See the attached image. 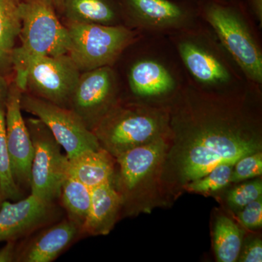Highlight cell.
Masks as SVG:
<instances>
[{
	"mask_svg": "<svg viewBox=\"0 0 262 262\" xmlns=\"http://www.w3.org/2000/svg\"><path fill=\"white\" fill-rule=\"evenodd\" d=\"M256 90L222 94L183 84L168 101L162 185L178 190L221 164L261 151V119L249 98Z\"/></svg>",
	"mask_w": 262,
	"mask_h": 262,
	"instance_id": "cell-1",
	"label": "cell"
},
{
	"mask_svg": "<svg viewBox=\"0 0 262 262\" xmlns=\"http://www.w3.org/2000/svg\"><path fill=\"white\" fill-rule=\"evenodd\" d=\"M212 36L198 27L170 34L189 81L202 91L215 94H239L256 87Z\"/></svg>",
	"mask_w": 262,
	"mask_h": 262,
	"instance_id": "cell-2",
	"label": "cell"
},
{
	"mask_svg": "<svg viewBox=\"0 0 262 262\" xmlns=\"http://www.w3.org/2000/svg\"><path fill=\"white\" fill-rule=\"evenodd\" d=\"M202 20L209 24L221 45L250 84H262V51L243 0H198Z\"/></svg>",
	"mask_w": 262,
	"mask_h": 262,
	"instance_id": "cell-3",
	"label": "cell"
},
{
	"mask_svg": "<svg viewBox=\"0 0 262 262\" xmlns=\"http://www.w3.org/2000/svg\"><path fill=\"white\" fill-rule=\"evenodd\" d=\"M20 45L12 54L14 82L23 92L32 62L40 56H58L68 53L70 37L49 0H24L20 3Z\"/></svg>",
	"mask_w": 262,
	"mask_h": 262,
	"instance_id": "cell-4",
	"label": "cell"
},
{
	"mask_svg": "<svg viewBox=\"0 0 262 262\" xmlns=\"http://www.w3.org/2000/svg\"><path fill=\"white\" fill-rule=\"evenodd\" d=\"M99 145L116 159L123 153L165 138L168 132V105L119 101L92 130Z\"/></svg>",
	"mask_w": 262,
	"mask_h": 262,
	"instance_id": "cell-5",
	"label": "cell"
},
{
	"mask_svg": "<svg viewBox=\"0 0 262 262\" xmlns=\"http://www.w3.org/2000/svg\"><path fill=\"white\" fill-rule=\"evenodd\" d=\"M167 143L165 138L129 150L116 158L114 184L121 196L122 211L131 215L147 211L161 175Z\"/></svg>",
	"mask_w": 262,
	"mask_h": 262,
	"instance_id": "cell-6",
	"label": "cell"
},
{
	"mask_svg": "<svg viewBox=\"0 0 262 262\" xmlns=\"http://www.w3.org/2000/svg\"><path fill=\"white\" fill-rule=\"evenodd\" d=\"M68 55L81 72L112 67L139 37L137 32L119 24L69 23Z\"/></svg>",
	"mask_w": 262,
	"mask_h": 262,
	"instance_id": "cell-7",
	"label": "cell"
},
{
	"mask_svg": "<svg viewBox=\"0 0 262 262\" xmlns=\"http://www.w3.org/2000/svg\"><path fill=\"white\" fill-rule=\"evenodd\" d=\"M26 120L34 153L30 173V194L49 203L58 200L67 177L69 159L51 131L37 117Z\"/></svg>",
	"mask_w": 262,
	"mask_h": 262,
	"instance_id": "cell-8",
	"label": "cell"
},
{
	"mask_svg": "<svg viewBox=\"0 0 262 262\" xmlns=\"http://www.w3.org/2000/svg\"><path fill=\"white\" fill-rule=\"evenodd\" d=\"M20 106L22 111L32 114L47 125L65 150L69 160L86 150L101 148L94 132L70 108L61 107L25 92L22 93Z\"/></svg>",
	"mask_w": 262,
	"mask_h": 262,
	"instance_id": "cell-9",
	"label": "cell"
},
{
	"mask_svg": "<svg viewBox=\"0 0 262 262\" xmlns=\"http://www.w3.org/2000/svg\"><path fill=\"white\" fill-rule=\"evenodd\" d=\"M118 78L113 67L82 72L70 101V108L93 130L120 101Z\"/></svg>",
	"mask_w": 262,
	"mask_h": 262,
	"instance_id": "cell-10",
	"label": "cell"
},
{
	"mask_svg": "<svg viewBox=\"0 0 262 262\" xmlns=\"http://www.w3.org/2000/svg\"><path fill=\"white\" fill-rule=\"evenodd\" d=\"M81 73L68 53L40 56L29 67L26 91L61 107L70 108L71 97Z\"/></svg>",
	"mask_w": 262,
	"mask_h": 262,
	"instance_id": "cell-11",
	"label": "cell"
},
{
	"mask_svg": "<svg viewBox=\"0 0 262 262\" xmlns=\"http://www.w3.org/2000/svg\"><path fill=\"white\" fill-rule=\"evenodd\" d=\"M198 0H121L127 16L142 29L169 34L196 27Z\"/></svg>",
	"mask_w": 262,
	"mask_h": 262,
	"instance_id": "cell-12",
	"label": "cell"
},
{
	"mask_svg": "<svg viewBox=\"0 0 262 262\" xmlns=\"http://www.w3.org/2000/svg\"><path fill=\"white\" fill-rule=\"evenodd\" d=\"M62 215L56 202L42 201L32 194L18 201H4L0 205V243L21 241L61 220Z\"/></svg>",
	"mask_w": 262,
	"mask_h": 262,
	"instance_id": "cell-13",
	"label": "cell"
},
{
	"mask_svg": "<svg viewBox=\"0 0 262 262\" xmlns=\"http://www.w3.org/2000/svg\"><path fill=\"white\" fill-rule=\"evenodd\" d=\"M23 91L10 82L5 100V128L13 178L19 189L30 191V173L34 146L22 115L20 98Z\"/></svg>",
	"mask_w": 262,
	"mask_h": 262,
	"instance_id": "cell-14",
	"label": "cell"
},
{
	"mask_svg": "<svg viewBox=\"0 0 262 262\" xmlns=\"http://www.w3.org/2000/svg\"><path fill=\"white\" fill-rule=\"evenodd\" d=\"M82 236L80 226L67 217L18 241L15 262L55 261Z\"/></svg>",
	"mask_w": 262,
	"mask_h": 262,
	"instance_id": "cell-15",
	"label": "cell"
},
{
	"mask_svg": "<svg viewBox=\"0 0 262 262\" xmlns=\"http://www.w3.org/2000/svg\"><path fill=\"white\" fill-rule=\"evenodd\" d=\"M131 92L141 99L168 98L177 94L183 84L175 73L159 58L144 57L134 62L127 72Z\"/></svg>",
	"mask_w": 262,
	"mask_h": 262,
	"instance_id": "cell-16",
	"label": "cell"
},
{
	"mask_svg": "<svg viewBox=\"0 0 262 262\" xmlns=\"http://www.w3.org/2000/svg\"><path fill=\"white\" fill-rule=\"evenodd\" d=\"M122 211L121 196L114 182L93 188L91 209L82 226V236L106 235L113 230Z\"/></svg>",
	"mask_w": 262,
	"mask_h": 262,
	"instance_id": "cell-17",
	"label": "cell"
},
{
	"mask_svg": "<svg viewBox=\"0 0 262 262\" xmlns=\"http://www.w3.org/2000/svg\"><path fill=\"white\" fill-rule=\"evenodd\" d=\"M115 171L116 159L101 147L86 150L69 160L67 175L93 189L114 182Z\"/></svg>",
	"mask_w": 262,
	"mask_h": 262,
	"instance_id": "cell-18",
	"label": "cell"
},
{
	"mask_svg": "<svg viewBox=\"0 0 262 262\" xmlns=\"http://www.w3.org/2000/svg\"><path fill=\"white\" fill-rule=\"evenodd\" d=\"M69 23L119 25L120 9L115 0H63Z\"/></svg>",
	"mask_w": 262,
	"mask_h": 262,
	"instance_id": "cell-19",
	"label": "cell"
},
{
	"mask_svg": "<svg viewBox=\"0 0 262 262\" xmlns=\"http://www.w3.org/2000/svg\"><path fill=\"white\" fill-rule=\"evenodd\" d=\"M20 0H0V75L7 78L12 54L21 29Z\"/></svg>",
	"mask_w": 262,
	"mask_h": 262,
	"instance_id": "cell-20",
	"label": "cell"
},
{
	"mask_svg": "<svg viewBox=\"0 0 262 262\" xmlns=\"http://www.w3.org/2000/svg\"><path fill=\"white\" fill-rule=\"evenodd\" d=\"M92 189L67 175L61 188L58 200L69 220L75 222L82 229L91 209Z\"/></svg>",
	"mask_w": 262,
	"mask_h": 262,
	"instance_id": "cell-21",
	"label": "cell"
},
{
	"mask_svg": "<svg viewBox=\"0 0 262 262\" xmlns=\"http://www.w3.org/2000/svg\"><path fill=\"white\" fill-rule=\"evenodd\" d=\"M243 243L244 232L233 220L226 215L217 218L213 232V250L217 261H237Z\"/></svg>",
	"mask_w": 262,
	"mask_h": 262,
	"instance_id": "cell-22",
	"label": "cell"
},
{
	"mask_svg": "<svg viewBox=\"0 0 262 262\" xmlns=\"http://www.w3.org/2000/svg\"><path fill=\"white\" fill-rule=\"evenodd\" d=\"M23 195L13 178L7 146L5 101L0 102V205L6 201H18Z\"/></svg>",
	"mask_w": 262,
	"mask_h": 262,
	"instance_id": "cell-23",
	"label": "cell"
},
{
	"mask_svg": "<svg viewBox=\"0 0 262 262\" xmlns=\"http://www.w3.org/2000/svg\"><path fill=\"white\" fill-rule=\"evenodd\" d=\"M233 168L231 164H221L201 178L188 183L182 189L204 195L218 192L230 184Z\"/></svg>",
	"mask_w": 262,
	"mask_h": 262,
	"instance_id": "cell-24",
	"label": "cell"
},
{
	"mask_svg": "<svg viewBox=\"0 0 262 262\" xmlns=\"http://www.w3.org/2000/svg\"><path fill=\"white\" fill-rule=\"evenodd\" d=\"M262 198V183L259 179L239 184L231 189L227 194L229 208L239 211L249 203Z\"/></svg>",
	"mask_w": 262,
	"mask_h": 262,
	"instance_id": "cell-25",
	"label": "cell"
},
{
	"mask_svg": "<svg viewBox=\"0 0 262 262\" xmlns=\"http://www.w3.org/2000/svg\"><path fill=\"white\" fill-rule=\"evenodd\" d=\"M262 173L261 151L246 155L234 164L231 183H237L260 177Z\"/></svg>",
	"mask_w": 262,
	"mask_h": 262,
	"instance_id": "cell-26",
	"label": "cell"
},
{
	"mask_svg": "<svg viewBox=\"0 0 262 262\" xmlns=\"http://www.w3.org/2000/svg\"><path fill=\"white\" fill-rule=\"evenodd\" d=\"M241 223L248 229L261 228L262 226V198L249 203L238 212Z\"/></svg>",
	"mask_w": 262,
	"mask_h": 262,
	"instance_id": "cell-27",
	"label": "cell"
},
{
	"mask_svg": "<svg viewBox=\"0 0 262 262\" xmlns=\"http://www.w3.org/2000/svg\"><path fill=\"white\" fill-rule=\"evenodd\" d=\"M237 261L242 262H261L262 243L259 238L250 241L241 249Z\"/></svg>",
	"mask_w": 262,
	"mask_h": 262,
	"instance_id": "cell-28",
	"label": "cell"
},
{
	"mask_svg": "<svg viewBox=\"0 0 262 262\" xmlns=\"http://www.w3.org/2000/svg\"><path fill=\"white\" fill-rule=\"evenodd\" d=\"M17 243L15 241L7 242L0 248V262H15Z\"/></svg>",
	"mask_w": 262,
	"mask_h": 262,
	"instance_id": "cell-29",
	"label": "cell"
},
{
	"mask_svg": "<svg viewBox=\"0 0 262 262\" xmlns=\"http://www.w3.org/2000/svg\"><path fill=\"white\" fill-rule=\"evenodd\" d=\"M250 14L262 25V0H243Z\"/></svg>",
	"mask_w": 262,
	"mask_h": 262,
	"instance_id": "cell-30",
	"label": "cell"
},
{
	"mask_svg": "<svg viewBox=\"0 0 262 262\" xmlns=\"http://www.w3.org/2000/svg\"><path fill=\"white\" fill-rule=\"evenodd\" d=\"M9 84L7 78L0 75V102H5L6 100Z\"/></svg>",
	"mask_w": 262,
	"mask_h": 262,
	"instance_id": "cell-31",
	"label": "cell"
},
{
	"mask_svg": "<svg viewBox=\"0 0 262 262\" xmlns=\"http://www.w3.org/2000/svg\"><path fill=\"white\" fill-rule=\"evenodd\" d=\"M54 8H58V9L63 10V0H49Z\"/></svg>",
	"mask_w": 262,
	"mask_h": 262,
	"instance_id": "cell-32",
	"label": "cell"
}]
</instances>
